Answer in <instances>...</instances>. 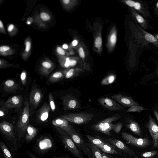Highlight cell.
<instances>
[{"instance_id": "f5cc1de1", "label": "cell", "mask_w": 158, "mask_h": 158, "mask_svg": "<svg viewBox=\"0 0 158 158\" xmlns=\"http://www.w3.org/2000/svg\"><path fill=\"white\" fill-rule=\"evenodd\" d=\"M155 73L156 74V77H158V65H157V67H156V69L155 71Z\"/></svg>"}, {"instance_id": "8fae6325", "label": "cell", "mask_w": 158, "mask_h": 158, "mask_svg": "<svg viewBox=\"0 0 158 158\" xmlns=\"http://www.w3.org/2000/svg\"><path fill=\"white\" fill-rule=\"evenodd\" d=\"M104 139L107 143L115 147L118 151L127 154L135 158H138L135 153L121 140L110 138H105Z\"/></svg>"}, {"instance_id": "cb8c5ba5", "label": "cell", "mask_w": 158, "mask_h": 158, "mask_svg": "<svg viewBox=\"0 0 158 158\" xmlns=\"http://www.w3.org/2000/svg\"><path fill=\"white\" fill-rule=\"evenodd\" d=\"M90 148L94 158H102V153L100 149L90 142L87 143Z\"/></svg>"}, {"instance_id": "60d3db41", "label": "cell", "mask_w": 158, "mask_h": 158, "mask_svg": "<svg viewBox=\"0 0 158 158\" xmlns=\"http://www.w3.org/2000/svg\"><path fill=\"white\" fill-rule=\"evenodd\" d=\"M31 44L30 42L27 41L26 43L25 51L27 52H29L30 49Z\"/></svg>"}, {"instance_id": "5bb4252c", "label": "cell", "mask_w": 158, "mask_h": 158, "mask_svg": "<svg viewBox=\"0 0 158 158\" xmlns=\"http://www.w3.org/2000/svg\"><path fill=\"white\" fill-rule=\"evenodd\" d=\"M42 98V94L39 89L35 88L31 90L29 96V103L31 113L39 106Z\"/></svg>"}, {"instance_id": "3957f363", "label": "cell", "mask_w": 158, "mask_h": 158, "mask_svg": "<svg viewBox=\"0 0 158 158\" xmlns=\"http://www.w3.org/2000/svg\"><path fill=\"white\" fill-rule=\"evenodd\" d=\"M121 117L118 114H115L93 124L91 127L94 130L110 136V131H113L114 125L112 122L118 120Z\"/></svg>"}, {"instance_id": "f546056e", "label": "cell", "mask_w": 158, "mask_h": 158, "mask_svg": "<svg viewBox=\"0 0 158 158\" xmlns=\"http://www.w3.org/2000/svg\"><path fill=\"white\" fill-rule=\"evenodd\" d=\"M148 109L140 106H134L130 107L126 112H140L143 110H148Z\"/></svg>"}, {"instance_id": "4316f807", "label": "cell", "mask_w": 158, "mask_h": 158, "mask_svg": "<svg viewBox=\"0 0 158 158\" xmlns=\"http://www.w3.org/2000/svg\"><path fill=\"white\" fill-rule=\"evenodd\" d=\"M42 74L44 76L48 75L52 70V64L49 62L44 61L42 63Z\"/></svg>"}, {"instance_id": "83f0119b", "label": "cell", "mask_w": 158, "mask_h": 158, "mask_svg": "<svg viewBox=\"0 0 158 158\" xmlns=\"http://www.w3.org/2000/svg\"><path fill=\"white\" fill-rule=\"evenodd\" d=\"M0 147L5 158H13L12 155L9 149L2 140H0Z\"/></svg>"}, {"instance_id": "d6986e66", "label": "cell", "mask_w": 158, "mask_h": 158, "mask_svg": "<svg viewBox=\"0 0 158 158\" xmlns=\"http://www.w3.org/2000/svg\"><path fill=\"white\" fill-rule=\"evenodd\" d=\"M3 89L6 92L14 93L19 89V85L13 80L9 79L6 80L3 83Z\"/></svg>"}, {"instance_id": "7bdbcfd3", "label": "cell", "mask_w": 158, "mask_h": 158, "mask_svg": "<svg viewBox=\"0 0 158 158\" xmlns=\"http://www.w3.org/2000/svg\"><path fill=\"white\" fill-rule=\"evenodd\" d=\"M79 55L81 58H84L85 57V53L83 49L81 47L79 48Z\"/></svg>"}, {"instance_id": "74e56055", "label": "cell", "mask_w": 158, "mask_h": 158, "mask_svg": "<svg viewBox=\"0 0 158 158\" xmlns=\"http://www.w3.org/2000/svg\"><path fill=\"white\" fill-rule=\"evenodd\" d=\"M7 110L4 107L2 108H1L0 110V117H3L5 116L6 114V110Z\"/></svg>"}, {"instance_id": "30bf717a", "label": "cell", "mask_w": 158, "mask_h": 158, "mask_svg": "<svg viewBox=\"0 0 158 158\" xmlns=\"http://www.w3.org/2000/svg\"><path fill=\"white\" fill-rule=\"evenodd\" d=\"M35 143V150L41 154L51 149L54 145L53 141L51 138L44 136L38 139Z\"/></svg>"}, {"instance_id": "6da1fadb", "label": "cell", "mask_w": 158, "mask_h": 158, "mask_svg": "<svg viewBox=\"0 0 158 158\" xmlns=\"http://www.w3.org/2000/svg\"><path fill=\"white\" fill-rule=\"evenodd\" d=\"M29 104L28 98L25 100L23 108L16 124L15 130L19 141L25 136L30 121Z\"/></svg>"}, {"instance_id": "f907efd6", "label": "cell", "mask_w": 158, "mask_h": 158, "mask_svg": "<svg viewBox=\"0 0 158 158\" xmlns=\"http://www.w3.org/2000/svg\"><path fill=\"white\" fill-rule=\"evenodd\" d=\"M78 43V41L76 40H74L72 42V45L73 46H76Z\"/></svg>"}, {"instance_id": "6f0895ef", "label": "cell", "mask_w": 158, "mask_h": 158, "mask_svg": "<svg viewBox=\"0 0 158 158\" xmlns=\"http://www.w3.org/2000/svg\"><path fill=\"white\" fill-rule=\"evenodd\" d=\"M54 158H69L67 157H66V156H59V157H55Z\"/></svg>"}, {"instance_id": "d4e9b609", "label": "cell", "mask_w": 158, "mask_h": 158, "mask_svg": "<svg viewBox=\"0 0 158 158\" xmlns=\"http://www.w3.org/2000/svg\"><path fill=\"white\" fill-rule=\"evenodd\" d=\"M81 72L80 69H70L68 70L64 71L62 72L64 77L69 79L78 75Z\"/></svg>"}, {"instance_id": "603a6c76", "label": "cell", "mask_w": 158, "mask_h": 158, "mask_svg": "<svg viewBox=\"0 0 158 158\" xmlns=\"http://www.w3.org/2000/svg\"><path fill=\"white\" fill-rule=\"evenodd\" d=\"M38 131V129L29 124L25 135V139L27 143L32 141L36 137Z\"/></svg>"}, {"instance_id": "ba28073f", "label": "cell", "mask_w": 158, "mask_h": 158, "mask_svg": "<svg viewBox=\"0 0 158 158\" xmlns=\"http://www.w3.org/2000/svg\"><path fill=\"white\" fill-rule=\"evenodd\" d=\"M125 3L128 6L133 8L144 18L148 19L152 18L149 7L146 3L140 0H128L125 1Z\"/></svg>"}, {"instance_id": "d590c367", "label": "cell", "mask_w": 158, "mask_h": 158, "mask_svg": "<svg viewBox=\"0 0 158 158\" xmlns=\"http://www.w3.org/2000/svg\"><path fill=\"white\" fill-rule=\"evenodd\" d=\"M40 17L41 19L44 21H47L50 19V16L47 13L45 12H42L40 14Z\"/></svg>"}, {"instance_id": "9c48e42d", "label": "cell", "mask_w": 158, "mask_h": 158, "mask_svg": "<svg viewBox=\"0 0 158 158\" xmlns=\"http://www.w3.org/2000/svg\"><path fill=\"white\" fill-rule=\"evenodd\" d=\"M148 118L146 127L152 139V148H158V126L151 114Z\"/></svg>"}, {"instance_id": "f6af8a7d", "label": "cell", "mask_w": 158, "mask_h": 158, "mask_svg": "<svg viewBox=\"0 0 158 158\" xmlns=\"http://www.w3.org/2000/svg\"><path fill=\"white\" fill-rule=\"evenodd\" d=\"M70 60H69V58H67L66 59V61L64 64V66L65 68H68L70 66Z\"/></svg>"}, {"instance_id": "7c38bea8", "label": "cell", "mask_w": 158, "mask_h": 158, "mask_svg": "<svg viewBox=\"0 0 158 158\" xmlns=\"http://www.w3.org/2000/svg\"><path fill=\"white\" fill-rule=\"evenodd\" d=\"M64 109L70 110L74 109H81L82 107L77 99L71 94H68L61 98Z\"/></svg>"}, {"instance_id": "f35d334b", "label": "cell", "mask_w": 158, "mask_h": 158, "mask_svg": "<svg viewBox=\"0 0 158 158\" xmlns=\"http://www.w3.org/2000/svg\"><path fill=\"white\" fill-rule=\"evenodd\" d=\"M116 41V36L115 34H113L110 36V41L113 44L115 43Z\"/></svg>"}, {"instance_id": "680465c9", "label": "cell", "mask_w": 158, "mask_h": 158, "mask_svg": "<svg viewBox=\"0 0 158 158\" xmlns=\"http://www.w3.org/2000/svg\"><path fill=\"white\" fill-rule=\"evenodd\" d=\"M118 158H122L119 157H118Z\"/></svg>"}, {"instance_id": "4dcf8cb0", "label": "cell", "mask_w": 158, "mask_h": 158, "mask_svg": "<svg viewBox=\"0 0 158 158\" xmlns=\"http://www.w3.org/2000/svg\"><path fill=\"white\" fill-rule=\"evenodd\" d=\"M115 77L114 75H110L106 77L101 81L102 85H108L112 83L115 80Z\"/></svg>"}, {"instance_id": "484cf974", "label": "cell", "mask_w": 158, "mask_h": 158, "mask_svg": "<svg viewBox=\"0 0 158 158\" xmlns=\"http://www.w3.org/2000/svg\"><path fill=\"white\" fill-rule=\"evenodd\" d=\"M64 77L63 73L58 71L53 73L49 77V81L52 83H55L63 79Z\"/></svg>"}, {"instance_id": "7dc6e473", "label": "cell", "mask_w": 158, "mask_h": 158, "mask_svg": "<svg viewBox=\"0 0 158 158\" xmlns=\"http://www.w3.org/2000/svg\"><path fill=\"white\" fill-rule=\"evenodd\" d=\"M153 112L158 122V110L154 109L153 110Z\"/></svg>"}, {"instance_id": "7402d4cb", "label": "cell", "mask_w": 158, "mask_h": 158, "mask_svg": "<svg viewBox=\"0 0 158 158\" xmlns=\"http://www.w3.org/2000/svg\"><path fill=\"white\" fill-rule=\"evenodd\" d=\"M98 148L104 153L122 155L121 152L118 151L114 146L107 142H104Z\"/></svg>"}, {"instance_id": "f1b7e54d", "label": "cell", "mask_w": 158, "mask_h": 158, "mask_svg": "<svg viewBox=\"0 0 158 158\" xmlns=\"http://www.w3.org/2000/svg\"><path fill=\"white\" fill-rule=\"evenodd\" d=\"M86 136L90 142L96 145L98 148L104 142V141H102L100 139L91 136L89 135H86Z\"/></svg>"}, {"instance_id": "ab89813d", "label": "cell", "mask_w": 158, "mask_h": 158, "mask_svg": "<svg viewBox=\"0 0 158 158\" xmlns=\"http://www.w3.org/2000/svg\"><path fill=\"white\" fill-rule=\"evenodd\" d=\"M10 49L9 47L7 46H2L0 47V51L2 52H4Z\"/></svg>"}, {"instance_id": "b9f144b4", "label": "cell", "mask_w": 158, "mask_h": 158, "mask_svg": "<svg viewBox=\"0 0 158 158\" xmlns=\"http://www.w3.org/2000/svg\"><path fill=\"white\" fill-rule=\"evenodd\" d=\"M102 158H114L110 154L102 153Z\"/></svg>"}, {"instance_id": "4fadbf2b", "label": "cell", "mask_w": 158, "mask_h": 158, "mask_svg": "<svg viewBox=\"0 0 158 158\" xmlns=\"http://www.w3.org/2000/svg\"><path fill=\"white\" fill-rule=\"evenodd\" d=\"M98 101L104 108L109 110L120 111L124 110L122 106L108 97L99 98Z\"/></svg>"}, {"instance_id": "836d02e7", "label": "cell", "mask_w": 158, "mask_h": 158, "mask_svg": "<svg viewBox=\"0 0 158 158\" xmlns=\"http://www.w3.org/2000/svg\"><path fill=\"white\" fill-rule=\"evenodd\" d=\"M123 126V123H119L114 124V131L118 133L121 131Z\"/></svg>"}, {"instance_id": "2e32d148", "label": "cell", "mask_w": 158, "mask_h": 158, "mask_svg": "<svg viewBox=\"0 0 158 158\" xmlns=\"http://www.w3.org/2000/svg\"><path fill=\"white\" fill-rule=\"evenodd\" d=\"M23 98L21 95H16L9 98L4 103L3 107L7 109L19 108L23 103Z\"/></svg>"}, {"instance_id": "ee69618b", "label": "cell", "mask_w": 158, "mask_h": 158, "mask_svg": "<svg viewBox=\"0 0 158 158\" xmlns=\"http://www.w3.org/2000/svg\"><path fill=\"white\" fill-rule=\"evenodd\" d=\"M57 51L58 53L60 55H64L65 54L64 51L60 47L57 48Z\"/></svg>"}, {"instance_id": "db71d44e", "label": "cell", "mask_w": 158, "mask_h": 158, "mask_svg": "<svg viewBox=\"0 0 158 158\" xmlns=\"http://www.w3.org/2000/svg\"><path fill=\"white\" fill-rule=\"evenodd\" d=\"M62 47L63 48L65 49H67L68 48V46L66 44H64L62 46Z\"/></svg>"}, {"instance_id": "52a82bcc", "label": "cell", "mask_w": 158, "mask_h": 158, "mask_svg": "<svg viewBox=\"0 0 158 158\" xmlns=\"http://www.w3.org/2000/svg\"><path fill=\"white\" fill-rule=\"evenodd\" d=\"M121 135L126 143L135 147L144 148L149 146L152 143V141L147 137L144 138H138L125 132H122Z\"/></svg>"}, {"instance_id": "bcb514c9", "label": "cell", "mask_w": 158, "mask_h": 158, "mask_svg": "<svg viewBox=\"0 0 158 158\" xmlns=\"http://www.w3.org/2000/svg\"><path fill=\"white\" fill-rule=\"evenodd\" d=\"M27 154L30 158H39L30 151H28Z\"/></svg>"}, {"instance_id": "9f6ffc18", "label": "cell", "mask_w": 158, "mask_h": 158, "mask_svg": "<svg viewBox=\"0 0 158 158\" xmlns=\"http://www.w3.org/2000/svg\"><path fill=\"white\" fill-rule=\"evenodd\" d=\"M3 27V24L1 20L0 21V27L2 28Z\"/></svg>"}, {"instance_id": "ac0fdd59", "label": "cell", "mask_w": 158, "mask_h": 158, "mask_svg": "<svg viewBox=\"0 0 158 158\" xmlns=\"http://www.w3.org/2000/svg\"><path fill=\"white\" fill-rule=\"evenodd\" d=\"M48 104L45 102L39 110L37 116V118L40 122H45L47 120L51 110Z\"/></svg>"}, {"instance_id": "11a10c76", "label": "cell", "mask_w": 158, "mask_h": 158, "mask_svg": "<svg viewBox=\"0 0 158 158\" xmlns=\"http://www.w3.org/2000/svg\"><path fill=\"white\" fill-rule=\"evenodd\" d=\"M63 2L65 4H68L69 2V0H63Z\"/></svg>"}, {"instance_id": "91938a15", "label": "cell", "mask_w": 158, "mask_h": 158, "mask_svg": "<svg viewBox=\"0 0 158 158\" xmlns=\"http://www.w3.org/2000/svg\"><path fill=\"white\" fill-rule=\"evenodd\" d=\"M157 37H158V36Z\"/></svg>"}, {"instance_id": "816d5d0a", "label": "cell", "mask_w": 158, "mask_h": 158, "mask_svg": "<svg viewBox=\"0 0 158 158\" xmlns=\"http://www.w3.org/2000/svg\"><path fill=\"white\" fill-rule=\"evenodd\" d=\"M155 10L156 14L158 15V1L156 4Z\"/></svg>"}, {"instance_id": "8d00e7d4", "label": "cell", "mask_w": 158, "mask_h": 158, "mask_svg": "<svg viewBox=\"0 0 158 158\" xmlns=\"http://www.w3.org/2000/svg\"><path fill=\"white\" fill-rule=\"evenodd\" d=\"M102 38L100 37H97L95 41V46L98 47H100L102 45Z\"/></svg>"}, {"instance_id": "44dd1931", "label": "cell", "mask_w": 158, "mask_h": 158, "mask_svg": "<svg viewBox=\"0 0 158 158\" xmlns=\"http://www.w3.org/2000/svg\"><path fill=\"white\" fill-rule=\"evenodd\" d=\"M132 13L139 25L144 29L147 30L149 29V25L147 20L138 11L131 8Z\"/></svg>"}, {"instance_id": "c3c4849f", "label": "cell", "mask_w": 158, "mask_h": 158, "mask_svg": "<svg viewBox=\"0 0 158 158\" xmlns=\"http://www.w3.org/2000/svg\"><path fill=\"white\" fill-rule=\"evenodd\" d=\"M14 28V25L13 24L9 25L8 28V30L9 32L12 31Z\"/></svg>"}, {"instance_id": "5b68a950", "label": "cell", "mask_w": 158, "mask_h": 158, "mask_svg": "<svg viewBox=\"0 0 158 158\" xmlns=\"http://www.w3.org/2000/svg\"><path fill=\"white\" fill-rule=\"evenodd\" d=\"M94 114L90 113H70L60 115V117L64 118L69 122L77 124H86L94 118Z\"/></svg>"}, {"instance_id": "ffe728a7", "label": "cell", "mask_w": 158, "mask_h": 158, "mask_svg": "<svg viewBox=\"0 0 158 158\" xmlns=\"http://www.w3.org/2000/svg\"><path fill=\"white\" fill-rule=\"evenodd\" d=\"M52 123L55 127H58L64 131L72 127L69 121L61 117L55 119L53 120Z\"/></svg>"}, {"instance_id": "8992f818", "label": "cell", "mask_w": 158, "mask_h": 158, "mask_svg": "<svg viewBox=\"0 0 158 158\" xmlns=\"http://www.w3.org/2000/svg\"><path fill=\"white\" fill-rule=\"evenodd\" d=\"M0 130L5 138L13 144L14 149L16 150L17 148V138L13 124L6 121H3L0 123Z\"/></svg>"}, {"instance_id": "d6a6232c", "label": "cell", "mask_w": 158, "mask_h": 158, "mask_svg": "<svg viewBox=\"0 0 158 158\" xmlns=\"http://www.w3.org/2000/svg\"><path fill=\"white\" fill-rule=\"evenodd\" d=\"M48 97L51 109L52 111L54 112L55 110L56 107L53 97L51 93H49Z\"/></svg>"}, {"instance_id": "681fc988", "label": "cell", "mask_w": 158, "mask_h": 158, "mask_svg": "<svg viewBox=\"0 0 158 158\" xmlns=\"http://www.w3.org/2000/svg\"><path fill=\"white\" fill-rule=\"evenodd\" d=\"M77 63L75 60H70V66H72L75 65Z\"/></svg>"}, {"instance_id": "7a4b0ae2", "label": "cell", "mask_w": 158, "mask_h": 158, "mask_svg": "<svg viewBox=\"0 0 158 158\" xmlns=\"http://www.w3.org/2000/svg\"><path fill=\"white\" fill-rule=\"evenodd\" d=\"M57 132V138L73 155L77 158H84L75 143L69 135L64 131L54 127Z\"/></svg>"}, {"instance_id": "1f68e13d", "label": "cell", "mask_w": 158, "mask_h": 158, "mask_svg": "<svg viewBox=\"0 0 158 158\" xmlns=\"http://www.w3.org/2000/svg\"><path fill=\"white\" fill-rule=\"evenodd\" d=\"M158 155V151L152 150L143 153L140 155V156L144 158H152Z\"/></svg>"}, {"instance_id": "e0dca14e", "label": "cell", "mask_w": 158, "mask_h": 158, "mask_svg": "<svg viewBox=\"0 0 158 158\" xmlns=\"http://www.w3.org/2000/svg\"><path fill=\"white\" fill-rule=\"evenodd\" d=\"M126 124L124 126L134 134L141 136L142 135L141 128L139 124L135 121L128 118H125Z\"/></svg>"}, {"instance_id": "277c9868", "label": "cell", "mask_w": 158, "mask_h": 158, "mask_svg": "<svg viewBox=\"0 0 158 158\" xmlns=\"http://www.w3.org/2000/svg\"><path fill=\"white\" fill-rule=\"evenodd\" d=\"M65 131L72 138L78 148L89 158H94L87 143L84 142L81 135L72 126Z\"/></svg>"}, {"instance_id": "e575fe53", "label": "cell", "mask_w": 158, "mask_h": 158, "mask_svg": "<svg viewBox=\"0 0 158 158\" xmlns=\"http://www.w3.org/2000/svg\"><path fill=\"white\" fill-rule=\"evenodd\" d=\"M27 77V73L26 72L23 71L20 74V77L21 83L23 85H25L26 83Z\"/></svg>"}, {"instance_id": "9a60e30c", "label": "cell", "mask_w": 158, "mask_h": 158, "mask_svg": "<svg viewBox=\"0 0 158 158\" xmlns=\"http://www.w3.org/2000/svg\"><path fill=\"white\" fill-rule=\"evenodd\" d=\"M111 97L120 104L126 107H130L134 106H140L139 104L132 98L121 94L112 95Z\"/></svg>"}]
</instances>
